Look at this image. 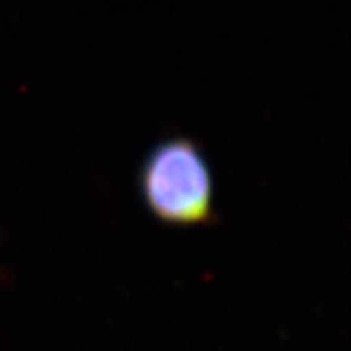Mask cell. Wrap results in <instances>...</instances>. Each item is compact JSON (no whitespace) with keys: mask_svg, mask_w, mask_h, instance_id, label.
Instances as JSON below:
<instances>
[{"mask_svg":"<svg viewBox=\"0 0 351 351\" xmlns=\"http://www.w3.org/2000/svg\"><path fill=\"white\" fill-rule=\"evenodd\" d=\"M145 208L167 226L208 224L215 210V181L208 158L186 136H169L149 149L138 172Z\"/></svg>","mask_w":351,"mask_h":351,"instance_id":"obj_1","label":"cell"}]
</instances>
